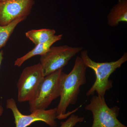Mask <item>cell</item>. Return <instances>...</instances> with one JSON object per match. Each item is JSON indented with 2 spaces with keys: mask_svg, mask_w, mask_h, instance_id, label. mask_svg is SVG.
I'll return each mask as SVG.
<instances>
[{
  "mask_svg": "<svg viewBox=\"0 0 127 127\" xmlns=\"http://www.w3.org/2000/svg\"><path fill=\"white\" fill-rule=\"evenodd\" d=\"M59 69L44 77L37 94L29 102L31 113L38 109L46 110L53 100L61 95L66 73Z\"/></svg>",
  "mask_w": 127,
  "mask_h": 127,
  "instance_id": "obj_3",
  "label": "cell"
},
{
  "mask_svg": "<svg viewBox=\"0 0 127 127\" xmlns=\"http://www.w3.org/2000/svg\"><path fill=\"white\" fill-rule=\"evenodd\" d=\"M6 107L10 109L14 116L16 127H27L37 121L45 123L51 127H56L57 123L56 108L49 109H38L33 111L30 115L22 114L18 109L15 100L13 98L7 99Z\"/></svg>",
  "mask_w": 127,
  "mask_h": 127,
  "instance_id": "obj_7",
  "label": "cell"
},
{
  "mask_svg": "<svg viewBox=\"0 0 127 127\" xmlns=\"http://www.w3.org/2000/svg\"><path fill=\"white\" fill-rule=\"evenodd\" d=\"M108 25L117 26L120 22H127V0H119L107 16Z\"/></svg>",
  "mask_w": 127,
  "mask_h": 127,
  "instance_id": "obj_10",
  "label": "cell"
},
{
  "mask_svg": "<svg viewBox=\"0 0 127 127\" xmlns=\"http://www.w3.org/2000/svg\"><path fill=\"white\" fill-rule=\"evenodd\" d=\"M3 55H4V52L2 50L0 51V67L1 65V63L2 60H3Z\"/></svg>",
  "mask_w": 127,
  "mask_h": 127,
  "instance_id": "obj_14",
  "label": "cell"
},
{
  "mask_svg": "<svg viewBox=\"0 0 127 127\" xmlns=\"http://www.w3.org/2000/svg\"><path fill=\"white\" fill-rule=\"evenodd\" d=\"M83 117L71 114L65 121L62 122L60 127H75L78 123L82 122L84 120Z\"/></svg>",
  "mask_w": 127,
  "mask_h": 127,
  "instance_id": "obj_13",
  "label": "cell"
},
{
  "mask_svg": "<svg viewBox=\"0 0 127 127\" xmlns=\"http://www.w3.org/2000/svg\"><path fill=\"white\" fill-rule=\"evenodd\" d=\"M62 34L55 35L49 40L44 42L40 43L35 45L32 50L23 56L17 58L15 61L14 65L17 66H21L25 61L31 58L32 57L40 55L41 56L45 55L49 51L50 48L55 42L60 40L62 39Z\"/></svg>",
  "mask_w": 127,
  "mask_h": 127,
  "instance_id": "obj_9",
  "label": "cell"
},
{
  "mask_svg": "<svg viewBox=\"0 0 127 127\" xmlns=\"http://www.w3.org/2000/svg\"></svg>",
  "mask_w": 127,
  "mask_h": 127,
  "instance_id": "obj_16",
  "label": "cell"
},
{
  "mask_svg": "<svg viewBox=\"0 0 127 127\" xmlns=\"http://www.w3.org/2000/svg\"><path fill=\"white\" fill-rule=\"evenodd\" d=\"M40 63L25 67L17 82V100L19 102H30L36 96L44 79Z\"/></svg>",
  "mask_w": 127,
  "mask_h": 127,
  "instance_id": "obj_5",
  "label": "cell"
},
{
  "mask_svg": "<svg viewBox=\"0 0 127 127\" xmlns=\"http://www.w3.org/2000/svg\"><path fill=\"white\" fill-rule=\"evenodd\" d=\"M82 50V47H71L66 45L52 46L40 58L39 63L44 76L63 68L73 57Z\"/></svg>",
  "mask_w": 127,
  "mask_h": 127,
  "instance_id": "obj_6",
  "label": "cell"
},
{
  "mask_svg": "<svg viewBox=\"0 0 127 127\" xmlns=\"http://www.w3.org/2000/svg\"><path fill=\"white\" fill-rule=\"evenodd\" d=\"M26 18H18L6 26L0 25V50L5 45L17 26Z\"/></svg>",
  "mask_w": 127,
  "mask_h": 127,
  "instance_id": "obj_12",
  "label": "cell"
},
{
  "mask_svg": "<svg viewBox=\"0 0 127 127\" xmlns=\"http://www.w3.org/2000/svg\"><path fill=\"white\" fill-rule=\"evenodd\" d=\"M85 108L92 113L93 121L91 127H127L118 119L120 108L117 106L109 108L104 96L93 95Z\"/></svg>",
  "mask_w": 127,
  "mask_h": 127,
  "instance_id": "obj_4",
  "label": "cell"
},
{
  "mask_svg": "<svg viewBox=\"0 0 127 127\" xmlns=\"http://www.w3.org/2000/svg\"><path fill=\"white\" fill-rule=\"evenodd\" d=\"M54 30L41 29L30 30L26 32V36L32 41L35 45L46 42L55 35Z\"/></svg>",
  "mask_w": 127,
  "mask_h": 127,
  "instance_id": "obj_11",
  "label": "cell"
},
{
  "mask_svg": "<svg viewBox=\"0 0 127 127\" xmlns=\"http://www.w3.org/2000/svg\"><path fill=\"white\" fill-rule=\"evenodd\" d=\"M81 57L87 67L93 70L96 75V80L87 92V96H93L96 93L98 96H104L106 92L113 87V82L109 79L110 75L127 61V53H125L117 61L110 62L94 61L89 56L87 50L81 51Z\"/></svg>",
  "mask_w": 127,
  "mask_h": 127,
  "instance_id": "obj_2",
  "label": "cell"
},
{
  "mask_svg": "<svg viewBox=\"0 0 127 127\" xmlns=\"http://www.w3.org/2000/svg\"><path fill=\"white\" fill-rule=\"evenodd\" d=\"M87 67L81 57L76 58L72 70L66 75L59 104L57 107V119H64L76 112L77 109L66 113L70 105H74L77 101L80 87L86 83V72Z\"/></svg>",
  "mask_w": 127,
  "mask_h": 127,
  "instance_id": "obj_1",
  "label": "cell"
},
{
  "mask_svg": "<svg viewBox=\"0 0 127 127\" xmlns=\"http://www.w3.org/2000/svg\"><path fill=\"white\" fill-rule=\"evenodd\" d=\"M4 108H3V107L2 106V105H1V103L0 104V117L2 116L3 112H4Z\"/></svg>",
  "mask_w": 127,
  "mask_h": 127,
  "instance_id": "obj_15",
  "label": "cell"
},
{
  "mask_svg": "<svg viewBox=\"0 0 127 127\" xmlns=\"http://www.w3.org/2000/svg\"><path fill=\"white\" fill-rule=\"evenodd\" d=\"M35 3L34 0H0V25L6 26L18 18H27Z\"/></svg>",
  "mask_w": 127,
  "mask_h": 127,
  "instance_id": "obj_8",
  "label": "cell"
}]
</instances>
